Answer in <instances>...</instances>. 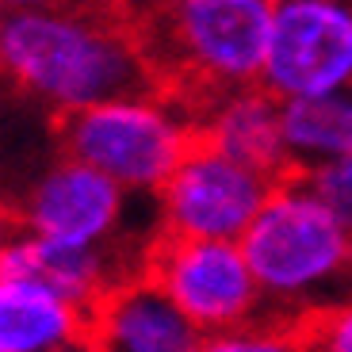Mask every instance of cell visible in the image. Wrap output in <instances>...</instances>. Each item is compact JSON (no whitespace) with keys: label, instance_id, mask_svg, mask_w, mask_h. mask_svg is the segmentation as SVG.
Instances as JSON below:
<instances>
[{"label":"cell","instance_id":"cell-8","mask_svg":"<svg viewBox=\"0 0 352 352\" xmlns=\"http://www.w3.org/2000/svg\"><path fill=\"white\" fill-rule=\"evenodd\" d=\"M261 85L280 100L352 85V0H272Z\"/></svg>","mask_w":352,"mask_h":352},{"label":"cell","instance_id":"cell-12","mask_svg":"<svg viewBox=\"0 0 352 352\" xmlns=\"http://www.w3.org/2000/svg\"><path fill=\"white\" fill-rule=\"evenodd\" d=\"M88 307L27 276L0 272V352H77Z\"/></svg>","mask_w":352,"mask_h":352},{"label":"cell","instance_id":"cell-15","mask_svg":"<svg viewBox=\"0 0 352 352\" xmlns=\"http://www.w3.org/2000/svg\"><path fill=\"white\" fill-rule=\"evenodd\" d=\"M310 352H352V291L302 318Z\"/></svg>","mask_w":352,"mask_h":352},{"label":"cell","instance_id":"cell-10","mask_svg":"<svg viewBox=\"0 0 352 352\" xmlns=\"http://www.w3.org/2000/svg\"><path fill=\"white\" fill-rule=\"evenodd\" d=\"M142 268H146V261L138 253H126V249L65 245V241L38 238V234L19 226L0 256V272L38 280L80 307H92L107 287H115L119 280L142 272Z\"/></svg>","mask_w":352,"mask_h":352},{"label":"cell","instance_id":"cell-18","mask_svg":"<svg viewBox=\"0 0 352 352\" xmlns=\"http://www.w3.org/2000/svg\"><path fill=\"white\" fill-rule=\"evenodd\" d=\"M12 234H16V214L0 207V256H4V249H8Z\"/></svg>","mask_w":352,"mask_h":352},{"label":"cell","instance_id":"cell-9","mask_svg":"<svg viewBox=\"0 0 352 352\" xmlns=\"http://www.w3.org/2000/svg\"><path fill=\"white\" fill-rule=\"evenodd\" d=\"M203 329L146 272L107 287L88 307L80 352H192Z\"/></svg>","mask_w":352,"mask_h":352},{"label":"cell","instance_id":"cell-5","mask_svg":"<svg viewBox=\"0 0 352 352\" xmlns=\"http://www.w3.org/2000/svg\"><path fill=\"white\" fill-rule=\"evenodd\" d=\"M134 199H146V195H131L107 173L62 153L31 180L12 214L19 230H31L38 238L92 249H126L146 261L157 234L131 238L126 214Z\"/></svg>","mask_w":352,"mask_h":352},{"label":"cell","instance_id":"cell-14","mask_svg":"<svg viewBox=\"0 0 352 352\" xmlns=\"http://www.w3.org/2000/svg\"><path fill=\"white\" fill-rule=\"evenodd\" d=\"M192 352H310L302 318H256L249 326L203 333Z\"/></svg>","mask_w":352,"mask_h":352},{"label":"cell","instance_id":"cell-6","mask_svg":"<svg viewBox=\"0 0 352 352\" xmlns=\"http://www.w3.org/2000/svg\"><path fill=\"white\" fill-rule=\"evenodd\" d=\"M142 272L157 280L203 333L249 326L272 314L241 241L176 238L161 230Z\"/></svg>","mask_w":352,"mask_h":352},{"label":"cell","instance_id":"cell-3","mask_svg":"<svg viewBox=\"0 0 352 352\" xmlns=\"http://www.w3.org/2000/svg\"><path fill=\"white\" fill-rule=\"evenodd\" d=\"M268 310L307 318L352 291V230L314 195L302 173H287L241 238Z\"/></svg>","mask_w":352,"mask_h":352},{"label":"cell","instance_id":"cell-11","mask_svg":"<svg viewBox=\"0 0 352 352\" xmlns=\"http://www.w3.org/2000/svg\"><path fill=\"white\" fill-rule=\"evenodd\" d=\"M280 107L283 100L272 96L256 80V85L230 88V92H219L207 104H199L195 107V126H199L203 142H211L230 157L283 180L291 173V161L287 146H283Z\"/></svg>","mask_w":352,"mask_h":352},{"label":"cell","instance_id":"cell-17","mask_svg":"<svg viewBox=\"0 0 352 352\" xmlns=\"http://www.w3.org/2000/svg\"><path fill=\"white\" fill-rule=\"evenodd\" d=\"M96 4H111V8H119V12H126L131 19H138L142 12L150 8L153 0H96Z\"/></svg>","mask_w":352,"mask_h":352},{"label":"cell","instance_id":"cell-19","mask_svg":"<svg viewBox=\"0 0 352 352\" xmlns=\"http://www.w3.org/2000/svg\"><path fill=\"white\" fill-rule=\"evenodd\" d=\"M43 4H58V0H0V8H43Z\"/></svg>","mask_w":352,"mask_h":352},{"label":"cell","instance_id":"cell-16","mask_svg":"<svg viewBox=\"0 0 352 352\" xmlns=\"http://www.w3.org/2000/svg\"><path fill=\"white\" fill-rule=\"evenodd\" d=\"M307 184L314 188V195L326 203L329 211L352 230V153H341L333 161H322V165L307 168Z\"/></svg>","mask_w":352,"mask_h":352},{"label":"cell","instance_id":"cell-4","mask_svg":"<svg viewBox=\"0 0 352 352\" xmlns=\"http://www.w3.org/2000/svg\"><path fill=\"white\" fill-rule=\"evenodd\" d=\"M195 138V107L168 88L126 92L54 119L58 150L146 199H157Z\"/></svg>","mask_w":352,"mask_h":352},{"label":"cell","instance_id":"cell-1","mask_svg":"<svg viewBox=\"0 0 352 352\" xmlns=\"http://www.w3.org/2000/svg\"><path fill=\"white\" fill-rule=\"evenodd\" d=\"M0 80L54 119L161 88L138 23L96 0L0 8Z\"/></svg>","mask_w":352,"mask_h":352},{"label":"cell","instance_id":"cell-2","mask_svg":"<svg viewBox=\"0 0 352 352\" xmlns=\"http://www.w3.org/2000/svg\"><path fill=\"white\" fill-rule=\"evenodd\" d=\"M134 23L161 88L199 107L261 80L272 0H153Z\"/></svg>","mask_w":352,"mask_h":352},{"label":"cell","instance_id":"cell-13","mask_svg":"<svg viewBox=\"0 0 352 352\" xmlns=\"http://www.w3.org/2000/svg\"><path fill=\"white\" fill-rule=\"evenodd\" d=\"M280 123L291 173H307L322 161L352 153V85L283 100Z\"/></svg>","mask_w":352,"mask_h":352},{"label":"cell","instance_id":"cell-7","mask_svg":"<svg viewBox=\"0 0 352 352\" xmlns=\"http://www.w3.org/2000/svg\"><path fill=\"white\" fill-rule=\"evenodd\" d=\"M276 184L280 176L195 138L188 157L157 192V226L176 238L241 241Z\"/></svg>","mask_w":352,"mask_h":352}]
</instances>
